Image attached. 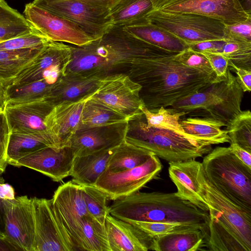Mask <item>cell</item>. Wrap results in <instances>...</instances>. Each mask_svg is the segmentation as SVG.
Returning <instances> with one entry per match:
<instances>
[{"instance_id": "7c38bea8", "label": "cell", "mask_w": 251, "mask_h": 251, "mask_svg": "<svg viewBox=\"0 0 251 251\" xmlns=\"http://www.w3.org/2000/svg\"><path fill=\"white\" fill-rule=\"evenodd\" d=\"M162 168L159 157L153 154L144 164L133 168L117 172L106 170L94 186L115 201L139 191L157 176Z\"/></svg>"}, {"instance_id": "c3c4849f", "label": "cell", "mask_w": 251, "mask_h": 251, "mask_svg": "<svg viewBox=\"0 0 251 251\" xmlns=\"http://www.w3.org/2000/svg\"><path fill=\"white\" fill-rule=\"evenodd\" d=\"M224 43V40H212L191 44L188 47L200 53H218Z\"/></svg>"}, {"instance_id": "7dc6e473", "label": "cell", "mask_w": 251, "mask_h": 251, "mask_svg": "<svg viewBox=\"0 0 251 251\" xmlns=\"http://www.w3.org/2000/svg\"><path fill=\"white\" fill-rule=\"evenodd\" d=\"M228 66L236 74L237 81L243 92H250L251 89V70L238 67L230 61H229Z\"/></svg>"}, {"instance_id": "74e56055", "label": "cell", "mask_w": 251, "mask_h": 251, "mask_svg": "<svg viewBox=\"0 0 251 251\" xmlns=\"http://www.w3.org/2000/svg\"><path fill=\"white\" fill-rule=\"evenodd\" d=\"M141 110L146 118L148 127L171 129L189 137L184 132L179 124L180 117L185 116L183 113H173L163 106L151 111L143 105Z\"/></svg>"}, {"instance_id": "4fadbf2b", "label": "cell", "mask_w": 251, "mask_h": 251, "mask_svg": "<svg viewBox=\"0 0 251 251\" xmlns=\"http://www.w3.org/2000/svg\"><path fill=\"white\" fill-rule=\"evenodd\" d=\"M34 251H74L70 238L56 214L51 199L32 198Z\"/></svg>"}, {"instance_id": "7bdbcfd3", "label": "cell", "mask_w": 251, "mask_h": 251, "mask_svg": "<svg viewBox=\"0 0 251 251\" xmlns=\"http://www.w3.org/2000/svg\"><path fill=\"white\" fill-rule=\"evenodd\" d=\"M174 58L186 67L201 71L216 78L214 71L206 57L189 47L175 55Z\"/></svg>"}, {"instance_id": "6f0895ef", "label": "cell", "mask_w": 251, "mask_h": 251, "mask_svg": "<svg viewBox=\"0 0 251 251\" xmlns=\"http://www.w3.org/2000/svg\"></svg>"}, {"instance_id": "ab89813d", "label": "cell", "mask_w": 251, "mask_h": 251, "mask_svg": "<svg viewBox=\"0 0 251 251\" xmlns=\"http://www.w3.org/2000/svg\"><path fill=\"white\" fill-rule=\"evenodd\" d=\"M83 197L88 214L102 225H104L109 214L107 195L94 185L82 186Z\"/></svg>"}, {"instance_id": "816d5d0a", "label": "cell", "mask_w": 251, "mask_h": 251, "mask_svg": "<svg viewBox=\"0 0 251 251\" xmlns=\"http://www.w3.org/2000/svg\"><path fill=\"white\" fill-rule=\"evenodd\" d=\"M92 5L108 8L110 10L116 5L120 0H79Z\"/></svg>"}, {"instance_id": "e0dca14e", "label": "cell", "mask_w": 251, "mask_h": 251, "mask_svg": "<svg viewBox=\"0 0 251 251\" xmlns=\"http://www.w3.org/2000/svg\"><path fill=\"white\" fill-rule=\"evenodd\" d=\"M74 158L70 146L47 147L21 158L14 166L27 167L59 182L70 176Z\"/></svg>"}, {"instance_id": "ac0fdd59", "label": "cell", "mask_w": 251, "mask_h": 251, "mask_svg": "<svg viewBox=\"0 0 251 251\" xmlns=\"http://www.w3.org/2000/svg\"><path fill=\"white\" fill-rule=\"evenodd\" d=\"M92 94L93 92L76 100L56 104L46 116L44 123L47 130L61 147L69 146L71 138L80 129L84 105Z\"/></svg>"}, {"instance_id": "6da1fadb", "label": "cell", "mask_w": 251, "mask_h": 251, "mask_svg": "<svg viewBox=\"0 0 251 251\" xmlns=\"http://www.w3.org/2000/svg\"><path fill=\"white\" fill-rule=\"evenodd\" d=\"M174 56L141 59L130 68L131 77L142 86L140 96L150 111L169 107L215 81V77L176 61Z\"/></svg>"}, {"instance_id": "bcb514c9", "label": "cell", "mask_w": 251, "mask_h": 251, "mask_svg": "<svg viewBox=\"0 0 251 251\" xmlns=\"http://www.w3.org/2000/svg\"><path fill=\"white\" fill-rule=\"evenodd\" d=\"M225 36L251 42V20L233 24H225Z\"/></svg>"}, {"instance_id": "44dd1931", "label": "cell", "mask_w": 251, "mask_h": 251, "mask_svg": "<svg viewBox=\"0 0 251 251\" xmlns=\"http://www.w3.org/2000/svg\"><path fill=\"white\" fill-rule=\"evenodd\" d=\"M170 178L176 186L177 194L197 206L208 212L209 208L201 192L198 175L201 162L195 159L169 162Z\"/></svg>"}, {"instance_id": "9f6ffc18", "label": "cell", "mask_w": 251, "mask_h": 251, "mask_svg": "<svg viewBox=\"0 0 251 251\" xmlns=\"http://www.w3.org/2000/svg\"><path fill=\"white\" fill-rule=\"evenodd\" d=\"M1 238H2V236H1V234L0 233V239H1Z\"/></svg>"}, {"instance_id": "f907efd6", "label": "cell", "mask_w": 251, "mask_h": 251, "mask_svg": "<svg viewBox=\"0 0 251 251\" xmlns=\"http://www.w3.org/2000/svg\"><path fill=\"white\" fill-rule=\"evenodd\" d=\"M15 198L14 190L12 186L4 183V180L0 177V200H13Z\"/></svg>"}, {"instance_id": "1f68e13d", "label": "cell", "mask_w": 251, "mask_h": 251, "mask_svg": "<svg viewBox=\"0 0 251 251\" xmlns=\"http://www.w3.org/2000/svg\"><path fill=\"white\" fill-rule=\"evenodd\" d=\"M90 98L84 105L80 129L105 127L129 123L126 117Z\"/></svg>"}, {"instance_id": "4dcf8cb0", "label": "cell", "mask_w": 251, "mask_h": 251, "mask_svg": "<svg viewBox=\"0 0 251 251\" xmlns=\"http://www.w3.org/2000/svg\"><path fill=\"white\" fill-rule=\"evenodd\" d=\"M153 154L127 142L125 133L122 141L115 147L106 170L117 172L133 168L144 164Z\"/></svg>"}, {"instance_id": "277c9868", "label": "cell", "mask_w": 251, "mask_h": 251, "mask_svg": "<svg viewBox=\"0 0 251 251\" xmlns=\"http://www.w3.org/2000/svg\"><path fill=\"white\" fill-rule=\"evenodd\" d=\"M198 179L209 208L207 247L212 251H251V212L218 191L206 178L201 163Z\"/></svg>"}, {"instance_id": "d6986e66", "label": "cell", "mask_w": 251, "mask_h": 251, "mask_svg": "<svg viewBox=\"0 0 251 251\" xmlns=\"http://www.w3.org/2000/svg\"><path fill=\"white\" fill-rule=\"evenodd\" d=\"M72 54L73 46L63 42L49 41L37 56L7 87L43 79V73L56 66H63L67 69L70 63Z\"/></svg>"}, {"instance_id": "ee69618b", "label": "cell", "mask_w": 251, "mask_h": 251, "mask_svg": "<svg viewBox=\"0 0 251 251\" xmlns=\"http://www.w3.org/2000/svg\"><path fill=\"white\" fill-rule=\"evenodd\" d=\"M11 129L6 115L4 111L0 114V177L6 168L7 151Z\"/></svg>"}, {"instance_id": "b9f144b4", "label": "cell", "mask_w": 251, "mask_h": 251, "mask_svg": "<svg viewBox=\"0 0 251 251\" xmlns=\"http://www.w3.org/2000/svg\"><path fill=\"white\" fill-rule=\"evenodd\" d=\"M50 41L34 28L28 33L0 42V50L37 48L45 45Z\"/></svg>"}, {"instance_id": "2e32d148", "label": "cell", "mask_w": 251, "mask_h": 251, "mask_svg": "<svg viewBox=\"0 0 251 251\" xmlns=\"http://www.w3.org/2000/svg\"><path fill=\"white\" fill-rule=\"evenodd\" d=\"M51 201L74 251H82L79 229L84 218L89 215L85 205L82 186L72 180L64 183L55 191Z\"/></svg>"}, {"instance_id": "d590c367", "label": "cell", "mask_w": 251, "mask_h": 251, "mask_svg": "<svg viewBox=\"0 0 251 251\" xmlns=\"http://www.w3.org/2000/svg\"><path fill=\"white\" fill-rule=\"evenodd\" d=\"M53 86L43 79L26 84L7 87L5 88L6 105L47 100Z\"/></svg>"}, {"instance_id": "5b68a950", "label": "cell", "mask_w": 251, "mask_h": 251, "mask_svg": "<svg viewBox=\"0 0 251 251\" xmlns=\"http://www.w3.org/2000/svg\"><path fill=\"white\" fill-rule=\"evenodd\" d=\"M244 92L228 68L226 77L214 82L205 89L175 102L168 109L184 116L210 118L223 123L227 129L242 111Z\"/></svg>"}, {"instance_id": "603a6c76", "label": "cell", "mask_w": 251, "mask_h": 251, "mask_svg": "<svg viewBox=\"0 0 251 251\" xmlns=\"http://www.w3.org/2000/svg\"><path fill=\"white\" fill-rule=\"evenodd\" d=\"M100 128H82L76 131L69 144L75 157L114 148L124 138V129L121 132H116Z\"/></svg>"}, {"instance_id": "8d00e7d4", "label": "cell", "mask_w": 251, "mask_h": 251, "mask_svg": "<svg viewBox=\"0 0 251 251\" xmlns=\"http://www.w3.org/2000/svg\"><path fill=\"white\" fill-rule=\"evenodd\" d=\"M225 43L220 51L235 66L251 70V42L225 36Z\"/></svg>"}, {"instance_id": "83f0119b", "label": "cell", "mask_w": 251, "mask_h": 251, "mask_svg": "<svg viewBox=\"0 0 251 251\" xmlns=\"http://www.w3.org/2000/svg\"><path fill=\"white\" fill-rule=\"evenodd\" d=\"M184 132L189 137L207 145L229 143L227 131L222 129L225 125L210 118L188 117L180 120Z\"/></svg>"}, {"instance_id": "52a82bcc", "label": "cell", "mask_w": 251, "mask_h": 251, "mask_svg": "<svg viewBox=\"0 0 251 251\" xmlns=\"http://www.w3.org/2000/svg\"><path fill=\"white\" fill-rule=\"evenodd\" d=\"M201 163L208 181L234 203L251 212V169L242 162L229 147H217Z\"/></svg>"}, {"instance_id": "7a4b0ae2", "label": "cell", "mask_w": 251, "mask_h": 251, "mask_svg": "<svg viewBox=\"0 0 251 251\" xmlns=\"http://www.w3.org/2000/svg\"><path fill=\"white\" fill-rule=\"evenodd\" d=\"M140 40L113 25L101 38L83 46H73L66 75L104 76L114 69L130 67L141 59H153L176 54Z\"/></svg>"}, {"instance_id": "9a60e30c", "label": "cell", "mask_w": 251, "mask_h": 251, "mask_svg": "<svg viewBox=\"0 0 251 251\" xmlns=\"http://www.w3.org/2000/svg\"><path fill=\"white\" fill-rule=\"evenodd\" d=\"M24 13L29 24L50 41L80 47L95 40L75 23L32 2L25 5Z\"/></svg>"}, {"instance_id": "f5cc1de1", "label": "cell", "mask_w": 251, "mask_h": 251, "mask_svg": "<svg viewBox=\"0 0 251 251\" xmlns=\"http://www.w3.org/2000/svg\"><path fill=\"white\" fill-rule=\"evenodd\" d=\"M4 229V211L2 200H0V233L2 236V239L3 237V232Z\"/></svg>"}, {"instance_id": "7402d4cb", "label": "cell", "mask_w": 251, "mask_h": 251, "mask_svg": "<svg viewBox=\"0 0 251 251\" xmlns=\"http://www.w3.org/2000/svg\"><path fill=\"white\" fill-rule=\"evenodd\" d=\"M105 226L111 251H147L152 241L132 224L108 214Z\"/></svg>"}, {"instance_id": "484cf974", "label": "cell", "mask_w": 251, "mask_h": 251, "mask_svg": "<svg viewBox=\"0 0 251 251\" xmlns=\"http://www.w3.org/2000/svg\"><path fill=\"white\" fill-rule=\"evenodd\" d=\"M47 147H62L50 132L11 133L7 151V164L14 166L21 158Z\"/></svg>"}, {"instance_id": "11a10c76", "label": "cell", "mask_w": 251, "mask_h": 251, "mask_svg": "<svg viewBox=\"0 0 251 251\" xmlns=\"http://www.w3.org/2000/svg\"><path fill=\"white\" fill-rule=\"evenodd\" d=\"M244 8L248 12H251V0H243V3H242Z\"/></svg>"}, {"instance_id": "f546056e", "label": "cell", "mask_w": 251, "mask_h": 251, "mask_svg": "<svg viewBox=\"0 0 251 251\" xmlns=\"http://www.w3.org/2000/svg\"><path fill=\"white\" fill-rule=\"evenodd\" d=\"M205 235L200 229L173 232L152 240L150 250L196 251L204 243Z\"/></svg>"}, {"instance_id": "db71d44e", "label": "cell", "mask_w": 251, "mask_h": 251, "mask_svg": "<svg viewBox=\"0 0 251 251\" xmlns=\"http://www.w3.org/2000/svg\"><path fill=\"white\" fill-rule=\"evenodd\" d=\"M6 104V94L5 88L0 85V107L4 111Z\"/></svg>"}, {"instance_id": "e575fe53", "label": "cell", "mask_w": 251, "mask_h": 251, "mask_svg": "<svg viewBox=\"0 0 251 251\" xmlns=\"http://www.w3.org/2000/svg\"><path fill=\"white\" fill-rule=\"evenodd\" d=\"M82 251H111L105 225H102L90 215L82 222L79 233Z\"/></svg>"}, {"instance_id": "9c48e42d", "label": "cell", "mask_w": 251, "mask_h": 251, "mask_svg": "<svg viewBox=\"0 0 251 251\" xmlns=\"http://www.w3.org/2000/svg\"><path fill=\"white\" fill-rule=\"evenodd\" d=\"M142 86L124 74H109L100 77L91 99L126 117L129 122L143 115L145 105L140 96Z\"/></svg>"}, {"instance_id": "4316f807", "label": "cell", "mask_w": 251, "mask_h": 251, "mask_svg": "<svg viewBox=\"0 0 251 251\" xmlns=\"http://www.w3.org/2000/svg\"><path fill=\"white\" fill-rule=\"evenodd\" d=\"M123 28L140 40L171 52L178 53L188 47L179 38L150 24L145 19L123 26Z\"/></svg>"}, {"instance_id": "681fc988", "label": "cell", "mask_w": 251, "mask_h": 251, "mask_svg": "<svg viewBox=\"0 0 251 251\" xmlns=\"http://www.w3.org/2000/svg\"><path fill=\"white\" fill-rule=\"evenodd\" d=\"M229 147L232 153L246 166L251 169V153L236 144H230Z\"/></svg>"}, {"instance_id": "5bb4252c", "label": "cell", "mask_w": 251, "mask_h": 251, "mask_svg": "<svg viewBox=\"0 0 251 251\" xmlns=\"http://www.w3.org/2000/svg\"><path fill=\"white\" fill-rule=\"evenodd\" d=\"M4 229L2 239L18 250L34 251V221L32 198L27 196L2 200Z\"/></svg>"}, {"instance_id": "cb8c5ba5", "label": "cell", "mask_w": 251, "mask_h": 251, "mask_svg": "<svg viewBox=\"0 0 251 251\" xmlns=\"http://www.w3.org/2000/svg\"><path fill=\"white\" fill-rule=\"evenodd\" d=\"M115 147L75 156L70 175L72 181L81 186L95 185L99 177L106 170Z\"/></svg>"}, {"instance_id": "8992f818", "label": "cell", "mask_w": 251, "mask_h": 251, "mask_svg": "<svg viewBox=\"0 0 251 251\" xmlns=\"http://www.w3.org/2000/svg\"><path fill=\"white\" fill-rule=\"evenodd\" d=\"M125 139L169 162L195 159L209 152L207 145L173 130L148 127L141 121L126 124Z\"/></svg>"}, {"instance_id": "30bf717a", "label": "cell", "mask_w": 251, "mask_h": 251, "mask_svg": "<svg viewBox=\"0 0 251 251\" xmlns=\"http://www.w3.org/2000/svg\"><path fill=\"white\" fill-rule=\"evenodd\" d=\"M32 3L79 26L94 40L101 38L113 25L110 9L79 0H34Z\"/></svg>"}, {"instance_id": "f1b7e54d", "label": "cell", "mask_w": 251, "mask_h": 251, "mask_svg": "<svg viewBox=\"0 0 251 251\" xmlns=\"http://www.w3.org/2000/svg\"><path fill=\"white\" fill-rule=\"evenodd\" d=\"M45 45L34 48L0 50V85L5 88L8 86L37 56Z\"/></svg>"}, {"instance_id": "8fae6325", "label": "cell", "mask_w": 251, "mask_h": 251, "mask_svg": "<svg viewBox=\"0 0 251 251\" xmlns=\"http://www.w3.org/2000/svg\"><path fill=\"white\" fill-rule=\"evenodd\" d=\"M152 10L201 15L226 25L251 20L240 0H153Z\"/></svg>"}, {"instance_id": "ffe728a7", "label": "cell", "mask_w": 251, "mask_h": 251, "mask_svg": "<svg viewBox=\"0 0 251 251\" xmlns=\"http://www.w3.org/2000/svg\"><path fill=\"white\" fill-rule=\"evenodd\" d=\"M53 106L46 99L6 105L4 112L11 133L49 132L44 120Z\"/></svg>"}, {"instance_id": "60d3db41", "label": "cell", "mask_w": 251, "mask_h": 251, "mask_svg": "<svg viewBox=\"0 0 251 251\" xmlns=\"http://www.w3.org/2000/svg\"><path fill=\"white\" fill-rule=\"evenodd\" d=\"M128 223L142 230L151 241L173 232L183 230L200 229L203 232L201 229L197 226L179 223L140 221H130Z\"/></svg>"}, {"instance_id": "ba28073f", "label": "cell", "mask_w": 251, "mask_h": 251, "mask_svg": "<svg viewBox=\"0 0 251 251\" xmlns=\"http://www.w3.org/2000/svg\"><path fill=\"white\" fill-rule=\"evenodd\" d=\"M145 19L172 34L187 46L212 40H224L225 24L192 13L151 10Z\"/></svg>"}, {"instance_id": "836d02e7", "label": "cell", "mask_w": 251, "mask_h": 251, "mask_svg": "<svg viewBox=\"0 0 251 251\" xmlns=\"http://www.w3.org/2000/svg\"><path fill=\"white\" fill-rule=\"evenodd\" d=\"M34 28L24 15L5 0H0V42L28 33Z\"/></svg>"}, {"instance_id": "d4e9b609", "label": "cell", "mask_w": 251, "mask_h": 251, "mask_svg": "<svg viewBox=\"0 0 251 251\" xmlns=\"http://www.w3.org/2000/svg\"><path fill=\"white\" fill-rule=\"evenodd\" d=\"M100 77L67 74L51 90L47 100L53 105L79 99L96 89Z\"/></svg>"}, {"instance_id": "f6af8a7d", "label": "cell", "mask_w": 251, "mask_h": 251, "mask_svg": "<svg viewBox=\"0 0 251 251\" xmlns=\"http://www.w3.org/2000/svg\"><path fill=\"white\" fill-rule=\"evenodd\" d=\"M208 59L216 75L215 82L225 79L226 77L229 60L217 53H201Z\"/></svg>"}, {"instance_id": "d6a6232c", "label": "cell", "mask_w": 251, "mask_h": 251, "mask_svg": "<svg viewBox=\"0 0 251 251\" xmlns=\"http://www.w3.org/2000/svg\"><path fill=\"white\" fill-rule=\"evenodd\" d=\"M153 0H120L110 10L113 25L125 26L145 19L153 10Z\"/></svg>"}, {"instance_id": "3957f363", "label": "cell", "mask_w": 251, "mask_h": 251, "mask_svg": "<svg viewBox=\"0 0 251 251\" xmlns=\"http://www.w3.org/2000/svg\"><path fill=\"white\" fill-rule=\"evenodd\" d=\"M108 213L119 219L130 221L179 223L197 226L208 234L209 216L176 193H134L116 200Z\"/></svg>"}, {"instance_id": "f35d334b", "label": "cell", "mask_w": 251, "mask_h": 251, "mask_svg": "<svg viewBox=\"0 0 251 251\" xmlns=\"http://www.w3.org/2000/svg\"><path fill=\"white\" fill-rule=\"evenodd\" d=\"M229 137L230 144H236L251 153V112L242 111L226 129Z\"/></svg>"}]
</instances>
